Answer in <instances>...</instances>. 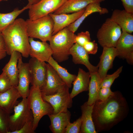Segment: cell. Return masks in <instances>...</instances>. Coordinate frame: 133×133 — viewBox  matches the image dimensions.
I'll return each mask as SVG.
<instances>
[{"instance_id":"obj_20","label":"cell","mask_w":133,"mask_h":133,"mask_svg":"<svg viewBox=\"0 0 133 133\" xmlns=\"http://www.w3.org/2000/svg\"><path fill=\"white\" fill-rule=\"evenodd\" d=\"M21 97L16 87H12L9 90L0 93V108L9 114L12 112L15 106Z\"/></svg>"},{"instance_id":"obj_4","label":"cell","mask_w":133,"mask_h":133,"mask_svg":"<svg viewBox=\"0 0 133 133\" xmlns=\"http://www.w3.org/2000/svg\"><path fill=\"white\" fill-rule=\"evenodd\" d=\"M27 98L29 107L33 114V128L35 131L41 118L45 115L53 114V109L49 103L43 99L38 87L32 86Z\"/></svg>"},{"instance_id":"obj_33","label":"cell","mask_w":133,"mask_h":133,"mask_svg":"<svg viewBox=\"0 0 133 133\" xmlns=\"http://www.w3.org/2000/svg\"><path fill=\"white\" fill-rule=\"evenodd\" d=\"M82 123L81 117L73 123L70 122L67 126L65 133H80Z\"/></svg>"},{"instance_id":"obj_25","label":"cell","mask_w":133,"mask_h":133,"mask_svg":"<svg viewBox=\"0 0 133 133\" xmlns=\"http://www.w3.org/2000/svg\"><path fill=\"white\" fill-rule=\"evenodd\" d=\"M99 13L100 15L109 12L106 8L102 7L100 3H93L88 5L85 8L82 15L76 21L68 26L67 27L72 32L75 33L84 19L92 14Z\"/></svg>"},{"instance_id":"obj_36","label":"cell","mask_w":133,"mask_h":133,"mask_svg":"<svg viewBox=\"0 0 133 133\" xmlns=\"http://www.w3.org/2000/svg\"><path fill=\"white\" fill-rule=\"evenodd\" d=\"M83 47L89 54H95L97 51L98 45L95 40L92 41H90L86 43Z\"/></svg>"},{"instance_id":"obj_10","label":"cell","mask_w":133,"mask_h":133,"mask_svg":"<svg viewBox=\"0 0 133 133\" xmlns=\"http://www.w3.org/2000/svg\"><path fill=\"white\" fill-rule=\"evenodd\" d=\"M31 85L40 89L46 83L47 73L46 63L32 58L29 62Z\"/></svg>"},{"instance_id":"obj_35","label":"cell","mask_w":133,"mask_h":133,"mask_svg":"<svg viewBox=\"0 0 133 133\" xmlns=\"http://www.w3.org/2000/svg\"><path fill=\"white\" fill-rule=\"evenodd\" d=\"M110 88L103 87L100 89L98 94L97 100L102 101L106 100L114 94Z\"/></svg>"},{"instance_id":"obj_40","label":"cell","mask_w":133,"mask_h":133,"mask_svg":"<svg viewBox=\"0 0 133 133\" xmlns=\"http://www.w3.org/2000/svg\"><path fill=\"white\" fill-rule=\"evenodd\" d=\"M7 0H0V2H1L2 1H7Z\"/></svg>"},{"instance_id":"obj_19","label":"cell","mask_w":133,"mask_h":133,"mask_svg":"<svg viewBox=\"0 0 133 133\" xmlns=\"http://www.w3.org/2000/svg\"><path fill=\"white\" fill-rule=\"evenodd\" d=\"M50 121L49 126L53 133H65L66 128L70 122V112L68 110L66 112L48 115Z\"/></svg>"},{"instance_id":"obj_24","label":"cell","mask_w":133,"mask_h":133,"mask_svg":"<svg viewBox=\"0 0 133 133\" xmlns=\"http://www.w3.org/2000/svg\"><path fill=\"white\" fill-rule=\"evenodd\" d=\"M10 55L9 61L3 68L2 70L9 78L12 86L17 87L18 83L17 63L21 55L19 52L16 51L13 52Z\"/></svg>"},{"instance_id":"obj_28","label":"cell","mask_w":133,"mask_h":133,"mask_svg":"<svg viewBox=\"0 0 133 133\" xmlns=\"http://www.w3.org/2000/svg\"><path fill=\"white\" fill-rule=\"evenodd\" d=\"M29 8V7L26 5L21 9L16 8L10 13H0V32H1L13 22L20 14Z\"/></svg>"},{"instance_id":"obj_11","label":"cell","mask_w":133,"mask_h":133,"mask_svg":"<svg viewBox=\"0 0 133 133\" xmlns=\"http://www.w3.org/2000/svg\"><path fill=\"white\" fill-rule=\"evenodd\" d=\"M115 48L117 51V57L125 59L129 64H133V35L122 31Z\"/></svg>"},{"instance_id":"obj_26","label":"cell","mask_w":133,"mask_h":133,"mask_svg":"<svg viewBox=\"0 0 133 133\" xmlns=\"http://www.w3.org/2000/svg\"><path fill=\"white\" fill-rule=\"evenodd\" d=\"M90 73V79L88 89V98L86 102L88 104L92 105L97 100L100 84L102 80L98 71Z\"/></svg>"},{"instance_id":"obj_27","label":"cell","mask_w":133,"mask_h":133,"mask_svg":"<svg viewBox=\"0 0 133 133\" xmlns=\"http://www.w3.org/2000/svg\"><path fill=\"white\" fill-rule=\"evenodd\" d=\"M55 69L60 78L69 88H71L77 76L69 73L65 68L60 66L51 56L48 62Z\"/></svg>"},{"instance_id":"obj_8","label":"cell","mask_w":133,"mask_h":133,"mask_svg":"<svg viewBox=\"0 0 133 133\" xmlns=\"http://www.w3.org/2000/svg\"><path fill=\"white\" fill-rule=\"evenodd\" d=\"M13 110L14 114L9 117V133L20 129L32 113L29 107L27 98H22L21 101L15 106Z\"/></svg>"},{"instance_id":"obj_18","label":"cell","mask_w":133,"mask_h":133,"mask_svg":"<svg viewBox=\"0 0 133 133\" xmlns=\"http://www.w3.org/2000/svg\"><path fill=\"white\" fill-rule=\"evenodd\" d=\"M117 24L122 31L131 34L133 32V14L125 10L116 9L110 18Z\"/></svg>"},{"instance_id":"obj_7","label":"cell","mask_w":133,"mask_h":133,"mask_svg":"<svg viewBox=\"0 0 133 133\" xmlns=\"http://www.w3.org/2000/svg\"><path fill=\"white\" fill-rule=\"evenodd\" d=\"M69 88L66 85L57 93L50 95L42 94L43 99L49 103L52 107L53 114L66 112L72 105V99L70 96Z\"/></svg>"},{"instance_id":"obj_38","label":"cell","mask_w":133,"mask_h":133,"mask_svg":"<svg viewBox=\"0 0 133 133\" xmlns=\"http://www.w3.org/2000/svg\"><path fill=\"white\" fill-rule=\"evenodd\" d=\"M125 10L133 14V0H121Z\"/></svg>"},{"instance_id":"obj_1","label":"cell","mask_w":133,"mask_h":133,"mask_svg":"<svg viewBox=\"0 0 133 133\" xmlns=\"http://www.w3.org/2000/svg\"><path fill=\"white\" fill-rule=\"evenodd\" d=\"M129 111L126 99L118 91L104 101L97 100L92 113L96 130L98 133L109 130L126 117Z\"/></svg>"},{"instance_id":"obj_17","label":"cell","mask_w":133,"mask_h":133,"mask_svg":"<svg viewBox=\"0 0 133 133\" xmlns=\"http://www.w3.org/2000/svg\"><path fill=\"white\" fill-rule=\"evenodd\" d=\"M85 8L78 12L70 14H61L49 15L52 18L54 23L52 35L68 27L77 19L83 14Z\"/></svg>"},{"instance_id":"obj_32","label":"cell","mask_w":133,"mask_h":133,"mask_svg":"<svg viewBox=\"0 0 133 133\" xmlns=\"http://www.w3.org/2000/svg\"><path fill=\"white\" fill-rule=\"evenodd\" d=\"M10 79L3 71L0 75V93L5 92L12 87Z\"/></svg>"},{"instance_id":"obj_13","label":"cell","mask_w":133,"mask_h":133,"mask_svg":"<svg viewBox=\"0 0 133 133\" xmlns=\"http://www.w3.org/2000/svg\"><path fill=\"white\" fill-rule=\"evenodd\" d=\"M17 66L18 83L16 88L21 97L27 98L30 93L29 87L31 82L29 63L23 62L21 56L18 59Z\"/></svg>"},{"instance_id":"obj_9","label":"cell","mask_w":133,"mask_h":133,"mask_svg":"<svg viewBox=\"0 0 133 133\" xmlns=\"http://www.w3.org/2000/svg\"><path fill=\"white\" fill-rule=\"evenodd\" d=\"M66 0H40L29 8V19L34 20L52 13L60 7Z\"/></svg>"},{"instance_id":"obj_31","label":"cell","mask_w":133,"mask_h":133,"mask_svg":"<svg viewBox=\"0 0 133 133\" xmlns=\"http://www.w3.org/2000/svg\"><path fill=\"white\" fill-rule=\"evenodd\" d=\"M33 117L32 113L22 127L12 133H34L33 128Z\"/></svg>"},{"instance_id":"obj_41","label":"cell","mask_w":133,"mask_h":133,"mask_svg":"<svg viewBox=\"0 0 133 133\" xmlns=\"http://www.w3.org/2000/svg\"></svg>"},{"instance_id":"obj_29","label":"cell","mask_w":133,"mask_h":133,"mask_svg":"<svg viewBox=\"0 0 133 133\" xmlns=\"http://www.w3.org/2000/svg\"><path fill=\"white\" fill-rule=\"evenodd\" d=\"M123 66L120 67L113 74L107 75L102 80L100 84V88L103 87L110 88L115 80L119 76L122 72Z\"/></svg>"},{"instance_id":"obj_23","label":"cell","mask_w":133,"mask_h":133,"mask_svg":"<svg viewBox=\"0 0 133 133\" xmlns=\"http://www.w3.org/2000/svg\"><path fill=\"white\" fill-rule=\"evenodd\" d=\"M90 79V72L79 68L78 75L72 83L73 86L70 93L71 97L73 99L80 93L88 91Z\"/></svg>"},{"instance_id":"obj_37","label":"cell","mask_w":133,"mask_h":133,"mask_svg":"<svg viewBox=\"0 0 133 133\" xmlns=\"http://www.w3.org/2000/svg\"><path fill=\"white\" fill-rule=\"evenodd\" d=\"M7 54L5 42L2 33L0 32V60L5 57Z\"/></svg>"},{"instance_id":"obj_21","label":"cell","mask_w":133,"mask_h":133,"mask_svg":"<svg viewBox=\"0 0 133 133\" xmlns=\"http://www.w3.org/2000/svg\"><path fill=\"white\" fill-rule=\"evenodd\" d=\"M105 0H67L53 13L55 14L72 13L80 11L93 3H100Z\"/></svg>"},{"instance_id":"obj_12","label":"cell","mask_w":133,"mask_h":133,"mask_svg":"<svg viewBox=\"0 0 133 133\" xmlns=\"http://www.w3.org/2000/svg\"><path fill=\"white\" fill-rule=\"evenodd\" d=\"M47 73L45 84L40 89L42 94L50 95L57 93L66 85L53 68L46 64Z\"/></svg>"},{"instance_id":"obj_2","label":"cell","mask_w":133,"mask_h":133,"mask_svg":"<svg viewBox=\"0 0 133 133\" xmlns=\"http://www.w3.org/2000/svg\"><path fill=\"white\" fill-rule=\"evenodd\" d=\"M1 32L5 42L7 54L11 55L16 51L24 57L29 56V37L25 21L22 18L16 19Z\"/></svg>"},{"instance_id":"obj_34","label":"cell","mask_w":133,"mask_h":133,"mask_svg":"<svg viewBox=\"0 0 133 133\" xmlns=\"http://www.w3.org/2000/svg\"><path fill=\"white\" fill-rule=\"evenodd\" d=\"M90 41V34L88 31L78 33L75 38V43L83 46L86 43Z\"/></svg>"},{"instance_id":"obj_39","label":"cell","mask_w":133,"mask_h":133,"mask_svg":"<svg viewBox=\"0 0 133 133\" xmlns=\"http://www.w3.org/2000/svg\"><path fill=\"white\" fill-rule=\"evenodd\" d=\"M28 3L27 5L29 7L35 4L38 2L40 0H28Z\"/></svg>"},{"instance_id":"obj_15","label":"cell","mask_w":133,"mask_h":133,"mask_svg":"<svg viewBox=\"0 0 133 133\" xmlns=\"http://www.w3.org/2000/svg\"><path fill=\"white\" fill-rule=\"evenodd\" d=\"M69 54L72 55V61L75 64L84 65L90 73L98 71V66H94L90 63L89 54L83 46L75 43L70 49Z\"/></svg>"},{"instance_id":"obj_22","label":"cell","mask_w":133,"mask_h":133,"mask_svg":"<svg viewBox=\"0 0 133 133\" xmlns=\"http://www.w3.org/2000/svg\"><path fill=\"white\" fill-rule=\"evenodd\" d=\"M94 104L89 105L86 102L81 106L82 123L80 133H97L95 128L92 116Z\"/></svg>"},{"instance_id":"obj_3","label":"cell","mask_w":133,"mask_h":133,"mask_svg":"<svg viewBox=\"0 0 133 133\" xmlns=\"http://www.w3.org/2000/svg\"><path fill=\"white\" fill-rule=\"evenodd\" d=\"M76 35L67 27L52 35L49 41L50 45L52 51V57L58 62L68 59L69 50L75 43Z\"/></svg>"},{"instance_id":"obj_5","label":"cell","mask_w":133,"mask_h":133,"mask_svg":"<svg viewBox=\"0 0 133 133\" xmlns=\"http://www.w3.org/2000/svg\"><path fill=\"white\" fill-rule=\"evenodd\" d=\"M25 21L29 37L49 41L52 35L54 23L49 15L34 20L28 19Z\"/></svg>"},{"instance_id":"obj_16","label":"cell","mask_w":133,"mask_h":133,"mask_svg":"<svg viewBox=\"0 0 133 133\" xmlns=\"http://www.w3.org/2000/svg\"><path fill=\"white\" fill-rule=\"evenodd\" d=\"M117 56L115 47H103L100 61L97 66L98 72L102 80L107 74L108 70L112 68L113 61Z\"/></svg>"},{"instance_id":"obj_14","label":"cell","mask_w":133,"mask_h":133,"mask_svg":"<svg viewBox=\"0 0 133 133\" xmlns=\"http://www.w3.org/2000/svg\"><path fill=\"white\" fill-rule=\"evenodd\" d=\"M29 55L41 61L48 62L52 53L50 45L46 41H35L31 37H29Z\"/></svg>"},{"instance_id":"obj_6","label":"cell","mask_w":133,"mask_h":133,"mask_svg":"<svg viewBox=\"0 0 133 133\" xmlns=\"http://www.w3.org/2000/svg\"><path fill=\"white\" fill-rule=\"evenodd\" d=\"M121 30L110 18H107L97 32L98 42L103 48L115 47L121 35Z\"/></svg>"},{"instance_id":"obj_30","label":"cell","mask_w":133,"mask_h":133,"mask_svg":"<svg viewBox=\"0 0 133 133\" xmlns=\"http://www.w3.org/2000/svg\"><path fill=\"white\" fill-rule=\"evenodd\" d=\"M10 114L0 108V133H9V122Z\"/></svg>"}]
</instances>
